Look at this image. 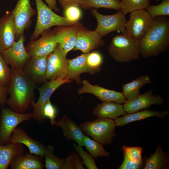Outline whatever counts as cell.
<instances>
[{
  "mask_svg": "<svg viewBox=\"0 0 169 169\" xmlns=\"http://www.w3.org/2000/svg\"><path fill=\"white\" fill-rule=\"evenodd\" d=\"M36 83L32 80L23 69H11V78L8 87L10 97L6 101L10 109L24 113L34 101Z\"/></svg>",
  "mask_w": 169,
  "mask_h": 169,
  "instance_id": "obj_1",
  "label": "cell"
},
{
  "mask_svg": "<svg viewBox=\"0 0 169 169\" xmlns=\"http://www.w3.org/2000/svg\"><path fill=\"white\" fill-rule=\"evenodd\" d=\"M140 55L144 59L156 56L169 48V18L160 16L139 41Z\"/></svg>",
  "mask_w": 169,
  "mask_h": 169,
  "instance_id": "obj_2",
  "label": "cell"
},
{
  "mask_svg": "<svg viewBox=\"0 0 169 169\" xmlns=\"http://www.w3.org/2000/svg\"><path fill=\"white\" fill-rule=\"evenodd\" d=\"M109 55L116 61L128 63L138 59L140 57L139 41L126 33L115 36L108 48Z\"/></svg>",
  "mask_w": 169,
  "mask_h": 169,
  "instance_id": "obj_3",
  "label": "cell"
},
{
  "mask_svg": "<svg viewBox=\"0 0 169 169\" xmlns=\"http://www.w3.org/2000/svg\"><path fill=\"white\" fill-rule=\"evenodd\" d=\"M35 0L37 10V21L30 41L37 39L43 33L53 26H69L76 23L56 14L42 0Z\"/></svg>",
  "mask_w": 169,
  "mask_h": 169,
  "instance_id": "obj_4",
  "label": "cell"
},
{
  "mask_svg": "<svg viewBox=\"0 0 169 169\" xmlns=\"http://www.w3.org/2000/svg\"><path fill=\"white\" fill-rule=\"evenodd\" d=\"M79 126L94 140L103 145H110L115 136V124L112 119L100 118L81 123Z\"/></svg>",
  "mask_w": 169,
  "mask_h": 169,
  "instance_id": "obj_5",
  "label": "cell"
},
{
  "mask_svg": "<svg viewBox=\"0 0 169 169\" xmlns=\"http://www.w3.org/2000/svg\"><path fill=\"white\" fill-rule=\"evenodd\" d=\"M33 118L32 113H21L11 109H2L0 123V145L9 143L12 134L17 126L22 122Z\"/></svg>",
  "mask_w": 169,
  "mask_h": 169,
  "instance_id": "obj_6",
  "label": "cell"
},
{
  "mask_svg": "<svg viewBox=\"0 0 169 169\" xmlns=\"http://www.w3.org/2000/svg\"><path fill=\"white\" fill-rule=\"evenodd\" d=\"M91 13L97 21V25L95 30L102 37L117 31L127 34L125 28L127 20L125 15L121 10L111 15H102L95 9H93Z\"/></svg>",
  "mask_w": 169,
  "mask_h": 169,
  "instance_id": "obj_7",
  "label": "cell"
},
{
  "mask_svg": "<svg viewBox=\"0 0 169 169\" xmlns=\"http://www.w3.org/2000/svg\"><path fill=\"white\" fill-rule=\"evenodd\" d=\"M72 80L67 78L59 79L50 81H47L38 88L39 92L38 100L35 103L33 102L31 106L33 107L32 113L33 118L39 122L45 120L43 112L44 105L54 91L62 84L71 83Z\"/></svg>",
  "mask_w": 169,
  "mask_h": 169,
  "instance_id": "obj_8",
  "label": "cell"
},
{
  "mask_svg": "<svg viewBox=\"0 0 169 169\" xmlns=\"http://www.w3.org/2000/svg\"><path fill=\"white\" fill-rule=\"evenodd\" d=\"M130 18L125 24L127 34L140 41L151 25L153 18L145 9L131 12Z\"/></svg>",
  "mask_w": 169,
  "mask_h": 169,
  "instance_id": "obj_9",
  "label": "cell"
},
{
  "mask_svg": "<svg viewBox=\"0 0 169 169\" xmlns=\"http://www.w3.org/2000/svg\"><path fill=\"white\" fill-rule=\"evenodd\" d=\"M66 55L58 45L54 50L48 55L47 81L66 78L68 68Z\"/></svg>",
  "mask_w": 169,
  "mask_h": 169,
  "instance_id": "obj_10",
  "label": "cell"
},
{
  "mask_svg": "<svg viewBox=\"0 0 169 169\" xmlns=\"http://www.w3.org/2000/svg\"><path fill=\"white\" fill-rule=\"evenodd\" d=\"M25 40L24 34L22 35L10 47L0 52L5 62L12 68L23 69L31 57L24 46Z\"/></svg>",
  "mask_w": 169,
  "mask_h": 169,
  "instance_id": "obj_11",
  "label": "cell"
},
{
  "mask_svg": "<svg viewBox=\"0 0 169 169\" xmlns=\"http://www.w3.org/2000/svg\"><path fill=\"white\" fill-rule=\"evenodd\" d=\"M11 13L16 26V39L17 40L29 28L31 23V18L36 12L31 6L30 0H18Z\"/></svg>",
  "mask_w": 169,
  "mask_h": 169,
  "instance_id": "obj_12",
  "label": "cell"
},
{
  "mask_svg": "<svg viewBox=\"0 0 169 169\" xmlns=\"http://www.w3.org/2000/svg\"><path fill=\"white\" fill-rule=\"evenodd\" d=\"M83 27L82 23L78 22L69 26H57L54 29V39L66 55L74 48L77 32Z\"/></svg>",
  "mask_w": 169,
  "mask_h": 169,
  "instance_id": "obj_13",
  "label": "cell"
},
{
  "mask_svg": "<svg viewBox=\"0 0 169 169\" xmlns=\"http://www.w3.org/2000/svg\"><path fill=\"white\" fill-rule=\"evenodd\" d=\"M41 37L30 41L25 47L31 57L48 56L55 49L58 44L54 38V33L50 28L43 33Z\"/></svg>",
  "mask_w": 169,
  "mask_h": 169,
  "instance_id": "obj_14",
  "label": "cell"
},
{
  "mask_svg": "<svg viewBox=\"0 0 169 169\" xmlns=\"http://www.w3.org/2000/svg\"><path fill=\"white\" fill-rule=\"evenodd\" d=\"M81 84L82 86L77 91L79 94H91L103 101L120 104H124L127 101L122 92L108 89L97 85H93L86 79L82 81Z\"/></svg>",
  "mask_w": 169,
  "mask_h": 169,
  "instance_id": "obj_15",
  "label": "cell"
},
{
  "mask_svg": "<svg viewBox=\"0 0 169 169\" xmlns=\"http://www.w3.org/2000/svg\"><path fill=\"white\" fill-rule=\"evenodd\" d=\"M102 37L95 30H91L83 27L78 31L74 51L80 50L83 54L91 51L105 44Z\"/></svg>",
  "mask_w": 169,
  "mask_h": 169,
  "instance_id": "obj_16",
  "label": "cell"
},
{
  "mask_svg": "<svg viewBox=\"0 0 169 169\" xmlns=\"http://www.w3.org/2000/svg\"><path fill=\"white\" fill-rule=\"evenodd\" d=\"M153 90H150L136 98L127 101L123 105L125 111L130 113L146 109L152 105H162L164 100L160 95H153Z\"/></svg>",
  "mask_w": 169,
  "mask_h": 169,
  "instance_id": "obj_17",
  "label": "cell"
},
{
  "mask_svg": "<svg viewBox=\"0 0 169 169\" xmlns=\"http://www.w3.org/2000/svg\"><path fill=\"white\" fill-rule=\"evenodd\" d=\"M17 28L11 11H7L0 18V52L6 50L15 41Z\"/></svg>",
  "mask_w": 169,
  "mask_h": 169,
  "instance_id": "obj_18",
  "label": "cell"
},
{
  "mask_svg": "<svg viewBox=\"0 0 169 169\" xmlns=\"http://www.w3.org/2000/svg\"><path fill=\"white\" fill-rule=\"evenodd\" d=\"M31 57L23 69L28 77L36 84L47 81V57Z\"/></svg>",
  "mask_w": 169,
  "mask_h": 169,
  "instance_id": "obj_19",
  "label": "cell"
},
{
  "mask_svg": "<svg viewBox=\"0 0 169 169\" xmlns=\"http://www.w3.org/2000/svg\"><path fill=\"white\" fill-rule=\"evenodd\" d=\"M9 143L22 144L26 146L29 153L44 156L46 147L41 143L30 137L25 131L20 128H16L13 132Z\"/></svg>",
  "mask_w": 169,
  "mask_h": 169,
  "instance_id": "obj_20",
  "label": "cell"
},
{
  "mask_svg": "<svg viewBox=\"0 0 169 169\" xmlns=\"http://www.w3.org/2000/svg\"><path fill=\"white\" fill-rule=\"evenodd\" d=\"M55 125L61 128L63 135L67 140L75 141L81 147L84 146L85 135L82 130L66 115H64L60 120L56 121Z\"/></svg>",
  "mask_w": 169,
  "mask_h": 169,
  "instance_id": "obj_21",
  "label": "cell"
},
{
  "mask_svg": "<svg viewBox=\"0 0 169 169\" xmlns=\"http://www.w3.org/2000/svg\"><path fill=\"white\" fill-rule=\"evenodd\" d=\"M169 114L168 110L153 111L148 110H141L134 113H126L121 117L115 119L116 126H123L135 121L143 120L152 117L156 116L163 119Z\"/></svg>",
  "mask_w": 169,
  "mask_h": 169,
  "instance_id": "obj_22",
  "label": "cell"
},
{
  "mask_svg": "<svg viewBox=\"0 0 169 169\" xmlns=\"http://www.w3.org/2000/svg\"><path fill=\"white\" fill-rule=\"evenodd\" d=\"M93 113L98 118L112 119H115L127 113L121 104L105 101L97 104L93 109Z\"/></svg>",
  "mask_w": 169,
  "mask_h": 169,
  "instance_id": "obj_23",
  "label": "cell"
},
{
  "mask_svg": "<svg viewBox=\"0 0 169 169\" xmlns=\"http://www.w3.org/2000/svg\"><path fill=\"white\" fill-rule=\"evenodd\" d=\"M22 144L9 143L0 145V169H7L16 157L24 154Z\"/></svg>",
  "mask_w": 169,
  "mask_h": 169,
  "instance_id": "obj_24",
  "label": "cell"
},
{
  "mask_svg": "<svg viewBox=\"0 0 169 169\" xmlns=\"http://www.w3.org/2000/svg\"><path fill=\"white\" fill-rule=\"evenodd\" d=\"M87 54H83L73 59H68L67 79H74L78 84H81L80 75L83 73H88L86 64Z\"/></svg>",
  "mask_w": 169,
  "mask_h": 169,
  "instance_id": "obj_25",
  "label": "cell"
},
{
  "mask_svg": "<svg viewBox=\"0 0 169 169\" xmlns=\"http://www.w3.org/2000/svg\"><path fill=\"white\" fill-rule=\"evenodd\" d=\"M39 156L26 153L15 157L11 163L12 169H42L44 167Z\"/></svg>",
  "mask_w": 169,
  "mask_h": 169,
  "instance_id": "obj_26",
  "label": "cell"
},
{
  "mask_svg": "<svg viewBox=\"0 0 169 169\" xmlns=\"http://www.w3.org/2000/svg\"><path fill=\"white\" fill-rule=\"evenodd\" d=\"M152 83L148 75L141 76L131 82L123 85L122 92L127 100H129L140 94V90L142 86Z\"/></svg>",
  "mask_w": 169,
  "mask_h": 169,
  "instance_id": "obj_27",
  "label": "cell"
},
{
  "mask_svg": "<svg viewBox=\"0 0 169 169\" xmlns=\"http://www.w3.org/2000/svg\"><path fill=\"white\" fill-rule=\"evenodd\" d=\"M169 157L160 146H157L154 154L146 158L143 168L161 169L167 166Z\"/></svg>",
  "mask_w": 169,
  "mask_h": 169,
  "instance_id": "obj_28",
  "label": "cell"
},
{
  "mask_svg": "<svg viewBox=\"0 0 169 169\" xmlns=\"http://www.w3.org/2000/svg\"><path fill=\"white\" fill-rule=\"evenodd\" d=\"M80 7L86 10L104 8L118 11L121 10L119 0H83Z\"/></svg>",
  "mask_w": 169,
  "mask_h": 169,
  "instance_id": "obj_29",
  "label": "cell"
},
{
  "mask_svg": "<svg viewBox=\"0 0 169 169\" xmlns=\"http://www.w3.org/2000/svg\"><path fill=\"white\" fill-rule=\"evenodd\" d=\"M84 146L93 157L97 158L110 155V153L105 150L103 144L91 139L88 136H84Z\"/></svg>",
  "mask_w": 169,
  "mask_h": 169,
  "instance_id": "obj_30",
  "label": "cell"
},
{
  "mask_svg": "<svg viewBox=\"0 0 169 169\" xmlns=\"http://www.w3.org/2000/svg\"><path fill=\"white\" fill-rule=\"evenodd\" d=\"M103 62V56L99 52L95 51L87 54L86 64L88 73L93 74L100 72Z\"/></svg>",
  "mask_w": 169,
  "mask_h": 169,
  "instance_id": "obj_31",
  "label": "cell"
},
{
  "mask_svg": "<svg viewBox=\"0 0 169 169\" xmlns=\"http://www.w3.org/2000/svg\"><path fill=\"white\" fill-rule=\"evenodd\" d=\"M54 147L51 145L46 147L44 157L47 169H60L64 163L65 158L58 157L54 154Z\"/></svg>",
  "mask_w": 169,
  "mask_h": 169,
  "instance_id": "obj_32",
  "label": "cell"
},
{
  "mask_svg": "<svg viewBox=\"0 0 169 169\" xmlns=\"http://www.w3.org/2000/svg\"><path fill=\"white\" fill-rule=\"evenodd\" d=\"M151 2V0H120L121 10L125 15L133 11L146 9Z\"/></svg>",
  "mask_w": 169,
  "mask_h": 169,
  "instance_id": "obj_33",
  "label": "cell"
},
{
  "mask_svg": "<svg viewBox=\"0 0 169 169\" xmlns=\"http://www.w3.org/2000/svg\"><path fill=\"white\" fill-rule=\"evenodd\" d=\"M153 18L160 16L169 15V0H163L159 4L149 6L145 9Z\"/></svg>",
  "mask_w": 169,
  "mask_h": 169,
  "instance_id": "obj_34",
  "label": "cell"
},
{
  "mask_svg": "<svg viewBox=\"0 0 169 169\" xmlns=\"http://www.w3.org/2000/svg\"><path fill=\"white\" fill-rule=\"evenodd\" d=\"M122 149L123 153L129 160L137 163L143 161L141 156L143 149L141 147L123 145Z\"/></svg>",
  "mask_w": 169,
  "mask_h": 169,
  "instance_id": "obj_35",
  "label": "cell"
},
{
  "mask_svg": "<svg viewBox=\"0 0 169 169\" xmlns=\"http://www.w3.org/2000/svg\"><path fill=\"white\" fill-rule=\"evenodd\" d=\"M11 70L3 59L0 52V84L8 87L11 78Z\"/></svg>",
  "mask_w": 169,
  "mask_h": 169,
  "instance_id": "obj_36",
  "label": "cell"
},
{
  "mask_svg": "<svg viewBox=\"0 0 169 169\" xmlns=\"http://www.w3.org/2000/svg\"><path fill=\"white\" fill-rule=\"evenodd\" d=\"M76 151L79 155L83 160V164L88 169H97L95 161L92 156L89 153L86 152L81 148V147L75 144H73Z\"/></svg>",
  "mask_w": 169,
  "mask_h": 169,
  "instance_id": "obj_37",
  "label": "cell"
},
{
  "mask_svg": "<svg viewBox=\"0 0 169 169\" xmlns=\"http://www.w3.org/2000/svg\"><path fill=\"white\" fill-rule=\"evenodd\" d=\"M65 17L74 23H77L81 16V10L79 6L72 5L68 7L64 10Z\"/></svg>",
  "mask_w": 169,
  "mask_h": 169,
  "instance_id": "obj_38",
  "label": "cell"
},
{
  "mask_svg": "<svg viewBox=\"0 0 169 169\" xmlns=\"http://www.w3.org/2000/svg\"><path fill=\"white\" fill-rule=\"evenodd\" d=\"M43 112L44 117L49 119L51 124L53 125H55L56 122L55 118L57 114V110L51 103L50 99L44 105Z\"/></svg>",
  "mask_w": 169,
  "mask_h": 169,
  "instance_id": "obj_39",
  "label": "cell"
},
{
  "mask_svg": "<svg viewBox=\"0 0 169 169\" xmlns=\"http://www.w3.org/2000/svg\"><path fill=\"white\" fill-rule=\"evenodd\" d=\"M124 154V153H123ZM144 166L143 161L140 163L134 162L129 159L124 154L123 161L119 169H139Z\"/></svg>",
  "mask_w": 169,
  "mask_h": 169,
  "instance_id": "obj_40",
  "label": "cell"
},
{
  "mask_svg": "<svg viewBox=\"0 0 169 169\" xmlns=\"http://www.w3.org/2000/svg\"><path fill=\"white\" fill-rule=\"evenodd\" d=\"M62 8L64 10L68 7L72 5L81 6L83 0H58Z\"/></svg>",
  "mask_w": 169,
  "mask_h": 169,
  "instance_id": "obj_41",
  "label": "cell"
},
{
  "mask_svg": "<svg viewBox=\"0 0 169 169\" xmlns=\"http://www.w3.org/2000/svg\"><path fill=\"white\" fill-rule=\"evenodd\" d=\"M74 166L72 153L65 158L64 163L60 169H74Z\"/></svg>",
  "mask_w": 169,
  "mask_h": 169,
  "instance_id": "obj_42",
  "label": "cell"
},
{
  "mask_svg": "<svg viewBox=\"0 0 169 169\" xmlns=\"http://www.w3.org/2000/svg\"><path fill=\"white\" fill-rule=\"evenodd\" d=\"M74 161V168L75 169H84V167L81 161V157L78 154L72 153Z\"/></svg>",
  "mask_w": 169,
  "mask_h": 169,
  "instance_id": "obj_43",
  "label": "cell"
},
{
  "mask_svg": "<svg viewBox=\"0 0 169 169\" xmlns=\"http://www.w3.org/2000/svg\"><path fill=\"white\" fill-rule=\"evenodd\" d=\"M8 92V87L0 84V105L6 103Z\"/></svg>",
  "mask_w": 169,
  "mask_h": 169,
  "instance_id": "obj_44",
  "label": "cell"
},
{
  "mask_svg": "<svg viewBox=\"0 0 169 169\" xmlns=\"http://www.w3.org/2000/svg\"><path fill=\"white\" fill-rule=\"evenodd\" d=\"M48 6L53 10L55 12H59V10L56 6V0H45Z\"/></svg>",
  "mask_w": 169,
  "mask_h": 169,
  "instance_id": "obj_45",
  "label": "cell"
},
{
  "mask_svg": "<svg viewBox=\"0 0 169 169\" xmlns=\"http://www.w3.org/2000/svg\"><path fill=\"white\" fill-rule=\"evenodd\" d=\"M156 0V2H159V1L160 0Z\"/></svg>",
  "mask_w": 169,
  "mask_h": 169,
  "instance_id": "obj_46",
  "label": "cell"
},
{
  "mask_svg": "<svg viewBox=\"0 0 169 169\" xmlns=\"http://www.w3.org/2000/svg\"></svg>",
  "mask_w": 169,
  "mask_h": 169,
  "instance_id": "obj_47",
  "label": "cell"
}]
</instances>
